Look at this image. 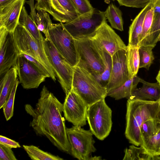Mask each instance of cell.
<instances>
[{
	"mask_svg": "<svg viewBox=\"0 0 160 160\" xmlns=\"http://www.w3.org/2000/svg\"><path fill=\"white\" fill-rule=\"evenodd\" d=\"M90 37L94 38L111 56L120 50H127V46L106 20Z\"/></svg>",
	"mask_w": 160,
	"mask_h": 160,
	"instance_id": "5bb4252c",
	"label": "cell"
},
{
	"mask_svg": "<svg viewBox=\"0 0 160 160\" xmlns=\"http://www.w3.org/2000/svg\"><path fill=\"white\" fill-rule=\"evenodd\" d=\"M35 8L44 10L52 16L54 19L61 23L70 22L75 18L67 12L58 0H35Z\"/></svg>",
	"mask_w": 160,
	"mask_h": 160,
	"instance_id": "e0dca14e",
	"label": "cell"
},
{
	"mask_svg": "<svg viewBox=\"0 0 160 160\" xmlns=\"http://www.w3.org/2000/svg\"><path fill=\"white\" fill-rule=\"evenodd\" d=\"M106 19L104 12L94 8L63 25L72 36L76 39L90 36Z\"/></svg>",
	"mask_w": 160,
	"mask_h": 160,
	"instance_id": "9c48e42d",
	"label": "cell"
},
{
	"mask_svg": "<svg viewBox=\"0 0 160 160\" xmlns=\"http://www.w3.org/2000/svg\"><path fill=\"white\" fill-rule=\"evenodd\" d=\"M160 128V124L156 120H149L144 122L141 129L142 141L143 139L155 134Z\"/></svg>",
	"mask_w": 160,
	"mask_h": 160,
	"instance_id": "1f68e13d",
	"label": "cell"
},
{
	"mask_svg": "<svg viewBox=\"0 0 160 160\" xmlns=\"http://www.w3.org/2000/svg\"><path fill=\"white\" fill-rule=\"evenodd\" d=\"M0 144L12 149L21 147L18 142L2 135L0 136Z\"/></svg>",
	"mask_w": 160,
	"mask_h": 160,
	"instance_id": "ab89813d",
	"label": "cell"
},
{
	"mask_svg": "<svg viewBox=\"0 0 160 160\" xmlns=\"http://www.w3.org/2000/svg\"><path fill=\"white\" fill-rule=\"evenodd\" d=\"M156 79L157 81V82L160 85V69L156 77Z\"/></svg>",
	"mask_w": 160,
	"mask_h": 160,
	"instance_id": "ee69618b",
	"label": "cell"
},
{
	"mask_svg": "<svg viewBox=\"0 0 160 160\" xmlns=\"http://www.w3.org/2000/svg\"><path fill=\"white\" fill-rule=\"evenodd\" d=\"M23 148L31 159L34 160H63L58 156L45 152L35 146L23 145Z\"/></svg>",
	"mask_w": 160,
	"mask_h": 160,
	"instance_id": "484cf974",
	"label": "cell"
},
{
	"mask_svg": "<svg viewBox=\"0 0 160 160\" xmlns=\"http://www.w3.org/2000/svg\"><path fill=\"white\" fill-rule=\"evenodd\" d=\"M74 39L78 58L77 66L94 76L102 73L105 68V51L91 37Z\"/></svg>",
	"mask_w": 160,
	"mask_h": 160,
	"instance_id": "3957f363",
	"label": "cell"
},
{
	"mask_svg": "<svg viewBox=\"0 0 160 160\" xmlns=\"http://www.w3.org/2000/svg\"><path fill=\"white\" fill-rule=\"evenodd\" d=\"M72 90L89 106L107 96L106 87L94 76L85 69L76 66L73 67Z\"/></svg>",
	"mask_w": 160,
	"mask_h": 160,
	"instance_id": "277c9868",
	"label": "cell"
},
{
	"mask_svg": "<svg viewBox=\"0 0 160 160\" xmlns=\"http://www.w3.org/2000/svg\"><path fill=\"white\" fill-rule=\"evenodd\" d=\"M63 106L44 86L35 108L27 104L25 109L32 118L30 126L37 135L45 137L59 150L70 154L65 120L62 115Z\"/></svg>",
	"mask_w": 160,
	"mask_h": 160,
	"instance_id": "6da1fadb",
	"label": "cell"
},
{
	"mask_svg": "<svg viewBox=\"0 0 160 160\" xmlns=\"http://www.w3.org/2000/svg\"><path fill=\"white\" fill-rule=\"evenodd\" d=\"M27 59L31 61L33 65L47 78H50V74L45 67L40 62L32 57L26 54H21Z\"/></svg>",
	"mask_w": 160,
	"mask_h": 160,
	"instance_id": "f35d334b",
	"label": "cell"
},
{
	"mask_svg": "<svg viewBox=\"0 0 160 160\" xmlns=\"http://www.w3.org/2000/svg\"><path fill=\"white\" fill-rule=\"evenodd\" d=\"M14 0H0V8H2Z\"/></svg>",
	"mask_w": 160,
	"mask_h": 160,
	"instance_id": "60d3db41",
	"label": "cell"
},
{
	"mask_svg": "<svg viewBox=\"0 0 160 160\" xmlns=\"http://www.w3.org/2000/svg\"><path fill=\"white\" fill-rule=\"evenodd\" d=\"M152 5L151 2L142 8L133 20L129 28L128 45L132 47H139L144 18Z\"/></svg>",
	"mask_w": 160,
	"mask_h": 160,
	"instance_id": "d6986e66",
	"label": "cell"
},
{
	"mask_svg": "<svg viewBox=\"0 0 160 160\" xmlns=\"http://www.w3.org/2000/svg\"><path fill=\"white\" fill-rule=\"evenodd\" d=\"M153 48L149 46L139 47V68H145L149 70L154 59L152 51Z\"/></svg>",
	"mask_w": 160,
	"mask_h": 160,
	"instance_id": "f546056e",
	"label": "cell"
},
{
	"mask_svg": "<svg viewBox=\"0 0 160 160\" xmlns=\"http://www.w3.org/2000/svg\"><path fill=\"white\" fill-rule=\"evenodd\" d=\"M37 11V13L34 15V21L36 23L38 30L43 32L46 37L47 35L49 24L52 20L48 12L42 10Z\"/></svg>",
	"mask_w": 160,
	"mask_h": 160,
	"instance_id": "4dcf8cb0",
	"label": "cell"
},
{
	"mask_svg": "<svg viewBox=\"0 0 160 160\" xmlns=\"http://www.w3.org/2000/svg\"><path fill=\"white\" fill-rule=\"evenodd\" d=\"M20 53L14 40L13 32L0 27V75L15 66Z\"/></svg>",
	"mask_w": 160,
	"mask_h": 160,
	"instance_id": "8fae6325",
	"label": "cell"
},
{
	"mask_svg": "<svg viewBox=\"0 0 160 160\" xmlns=\"http://www.w3.org/2000/svg\"><path fill=\"white\" fill-rule=\"evenodd\" d=\"M63 112L65 119L73 125L82 127L86 124L88 106L72 90L66 95L63 104Z\"/></svg>",
	"mask_w": 160,
	"mask_h": 160,
	"instance_id": "7c38bea8",
	"label": "cell"
},
{
	"mask_svg": "<svg viewBox=\"0 0 160 160\" xmlns=\"http://www.w3.org/2000/svg\"><path fill=\"white\" fill-rule=\"evenodd\" d=\"M66 132L70 145V154L79 160H93L94 157L92 156V153L96 149L91 131L73 125L70 128H67Z\"/></svg>",
	"mask_w": 160,
	"mask_h": 160,
	"instance_id": "ba28073f",
	"label": "cell"
},
{
	"mask_svg": "<svg viewBox=\"0 0 160 160\" xmlns=\"http://www.w3.org/2000/svg\"><path fill=\"white\" fill-rule=\"evenodd\" d=\"M117 1L120 6L135 8H143L151 2V0H112Z\"/></svg>",
	"mask_w": 160,
	"mask_h": 160,
	"instance_id": "d590c367",
	"label": "cell"
},
{
	"mask_svg": "<svg viewBox=\"0 0 160 160\" xmlns=\"http://www.w3.org/2000/svg\"><path fill=\"white\" fill-rule=\"evenodd\" d=\"M112 66L108 83V93L121 86L130 77L127 64V51L120 50L112 56Z\"/></svg>",
	"mask_w": 160,
	"mask_h": 160,
	"instance_id": "9a60e30c",
	"label": "cell"
},
{
	"mask_svg": "<svg viewBox=\"0 0 160 160\" xmlns=\"http://www.w3.org/2000/svg\"><path fill=\"white\" fill-rule=\"evenodd\" d=\"M160 33V12H155L149 36L143 46L154 48L158 42Z\"/></svg>",
	"mask_w": 160,
	"mask_h": 160,
	"instance_id": "f1b7e54d",
	"label": "cell"
},
{
	"mask_svg": "<svg viewBox=\"0 0 160 160\" xmlns=\"http://www.w3.org/2000/svg\"><path fill=\"white\" fill-rule=\"evenodd\" d=\"M105 62V68L103 72L100 74L94 76L101 84L106 88L110 75L112 66V56L106 51Z\"/></svg>",
	"mask_w": 160,
	"mask_h": 160,
	"instance_id": "836d02e7",
	"label": "cell"
},
{
	"mask_svg": "<svg viewBox=\"0 0 160 160\" xmlns=\"http://www.w3.org/2000/svg\"><path fill=\"white\" fill-rule=\"evenodd\" d=\"M158 109V101L128 99L125 133L130 143L136 146H141L142 143L141 127L147 121H157Z\"/></svg>",
	"mask_w": 160,
	"mask_h": 160,
	"instance_id": "7a4b0ae2",
	"label": "cell"
},
{
	"mask_svg": "<svg viewBox=\"0 0 160 160\" xmlns=\"http://www.w3.org/2000/svg\"><path fill=\"white\" fill-rule=\"evenodd\" d=\"M19 83V80L17 79L8 99L2 108L4 114L7 121L10 120L13 116L15 97Z\"/></svg>",
	"mask_w": 160,
	"mask_h": 160,
	"instance_id": "d6a6232c",
	"label": "cell"
},
{
	"mask_svg": "<svg viewBox=\"0 0 160 160\" xmlns=\"http://www.w3.org/2000/svg\"><path fill=\"white\" fill-rule=\"evenodd\" d=\"M64 9L76 18L79 15L70 0H58Z\"/></svg>",
	"mask_w": 160,
	"mask_h": 160,
	"instance_id": "74e56055",
	"label": "cell"
},
{
	"mask_svg": "<svg viewBox=\"0 0 160 160\" xmlns=\"http://www.w3.org/2000/svg\"><path fill=\"white\" fill-rule=\"evenodd\" d=\"M12 148L0 144V160H17Z\"/></svg>",
	"mask_w": 160,
	"mask_h": 160,
	"instance_id": "8d00e7d4",
	"label": "cell"
},
{
	"mask_svg": "<svg viewBox=\"0 0 160 160\" xmlns=\"http://www.w3.org/2000/svg\"><path fill=\"white\" fill-rule=\"evenodd\" d=\"M160 41V33L159 34V36H158V41Z\"/></svg>",
	"mask_w": 160,
	"mask_h": 160,
	"instance_id": "f6af8a7d",
	"label": "cell"
},
{
	"mask_svg": "<svg viewBox=\"0 0 160 160\" xmlns=\"http://www.w3.org/2000/svg\"><path fill=\"white\" fill-rule=\"evenodd\" d=\"M15 66L19 83L25 89L36 88L47 78L30 61L20 54Z\"/></svg>",
	"mask_w": 160,
	"mask_h": 160,
	"instance_id": "4fadbf2b",
	"label": "cell"
},
{
	"mask_svg": "<svg viewBox=\"0 0 160 160\" xmlns=\"http://www.w3.org/2000/svg\"><path fill=\"white\" fill-rule=\"evenodd\" d=\"M151 2L155 8H160V0H151Z\"/></svg>",
	"mask_w": 160,
	"mask_h": 160,
	"instance_id": "b9f144b4",
	"label": "cell"
},
{
	"mask_svg": "<svg viewBox=\"0 0 160 160\" xmlns=\"http://www.w3.org/2000/svg\"><path fill=\"white\" fill-rule=\"evenodd\" d=\"M46 38L49 39L58 52L73 67L78 61L75 40L66 29L62 23L49 24Z\"/></svg>",
	"mask_w": 160,
	"mask_h": 160,
	"instance_id": "8992f818",
	"label": "cell"
},
{
	"mask_svg": "<svg viewBox=\"0 0 160 160\" xmlns=\"http://www.w3.org/2000/svg\"><path fill=\"white\" fill-rule=\"evenodd\" d=\"M79 15L88 12L94 8L88 0H70Z\"/></svg>",
	"mask_w": 160,
	"mask_h": 160,
	"instance_id": "e575fe53",
	"label": "cell"
},
{
	"mask_svg": "<svg viewBox=\"0 0 160 160\" xmlns=\"http://www.w3.org/2000/svg\"><path fill=\"white\" fill-rule=\"evenodd\" d=\"M141 146L149 152L160 159L159 151L160 149V128L154 135L143 139Z\"/></svg>",
	"mask_w": 160,
	"mask_h": 160,
	"instance_id": "4316f807",
	"label": "cell"
},
{
	"mask_svg": "<svg viewBox=\"0 0 160 160\" xmlns=\"http://www.w3.org/2000/svg\"><path fill=\"white\" fill-rule=\"evenodd\" d=\"M43 48L56 78L65 94H67L71 89L73 67L58 52L49 39L44 38Z\"/></svg>",
	"mask_w": 160,
	"mask_h": 160,
	"instance_id": "30bf717a",
	"label": "cell"
},
{
	"mask_svg": "<svg viewBox=\"0 0 160 160\" xmlns=\"http://www.w3.org/2000/svg\"><path fill=\"white\" fill-rule=\"evenodd\" d=\"M155 8L152 3L151 8L147 11L145 15L143 23L139 47L143 45L149 36L153 20Z\"/></svg>",
	"mask_w": 160,
	"mask_h": 160,
	"instance_id": "83f0119b",
	"label": "cell"
},
{
	"mask_svg": "<svg viewBox=\"0 0 160 160\" xmlns=\"http://www.w3.org/2000/svg\"><path fill=\"white\" fill-rule=\"evenodd\" d=\"M19 24L24 27L30 34L38 41H43L44 38L38 30L35 22L28 14L23 6L21 12Z\"/></svg>",
	"mask_w": 160,
	"mask_h": 160,
	"instance_id": "7402d4cb",
	"label": "cell"
},
{
	"mask_svg": "<svg viewBox=\"0 0 160 160\" xmlns=\"http://www.w3.org/2000/svg\"><path fill=\"white\" fill-rule=\"evenodd\" d=\"M112 110L105 99L88 107L87 118L90 130L100 140H103L109 135L112 126Z\"/></svg>",
	"mask_w": 160,
	"mask_h": 160,
	"instance_id": "52a82bcc",
	"label": "cell"
},
{
	"mask_svg": "<svg viewBox=\"0 0 160 160\" xmlns=\"http://www.w3.org/2000/svg\"><path fill=\"white\" fill-rule=\"evenodd\" d=\"M142 87L136 88L127 98L158 101L160 99V85L158 82L150 83L140 78Z\"/></svg>",
	"mask_w": 160,
	"mask_h": 160,
	"instance_id": "ac0fdd59",
	"label": "cell"
},
{
	"mask_svg": "<svg viewBox=\"0 0 160 160\" xmlns=\"http://www.w3.org/2000/svg\"><path fill=\"white\" fill-rule=\"evenodd\" d=\"M18 76L15 66L10 68L3 75L0 82V108H2L8 99Z\"/></svg>",
	"mask_w": 160,
	"mask_h": 160,
	"instance_id": "ffe728a7",
	"label": "cell"
},
{
	"mask_svg": "<svg viewBox=\"0 0 160 160\" xmlns=\"http://www.w3.org/2000/svg\"><path fill=\"white\" fill-rule=\"evenodd\" d=\"M16 47L20 54L28 55L40 62L47 69L50 78L56 81V76L45 52L43 41L34 38L23 27L18 24L13 32Z\"/></svg>",
	"mask_w": 160,
	"mask_h": 160,
	"instance_id": "5b68a950",
	"label": "cell"
},
{
	"mask_svg": "<svg viewBox=\"0 0 160 160\" xmlns=\"http://www.w3.org/2000/svg\"><path fill=\"white\" fill-rule=\"evenodd\" d=\"M104 12L112 28L121 31L123 30L122 12L118 8L112 3Z\"/></svg>",
	"mask_w": 160,
	"mask_h": 160,
	"instance_id": "cb8c5ba5",
	"label": "cell"
},
{
	"mask_svg": "<svg viewBox=\"0 0 160 160\" xmlns=\"http://www.w3.org/2000/svg\"><path fill=\"white\" fill-rule=\"evenodd\" d=\"M26 0H14L0 8V27L14 32L19 24L20 13Z\"/></svg>",
	"mask_w": 160,
	"mask_h": 160,
	"instance_id": "2e32d148",
	"label": "cell"
},
{
	"mask_svg": "<svg viewBox=\"0 0 160 160\" xmlns=\"http://www.w3.org/2000/svg\"><path fill=\"white\" fill-rule=\"evenodd\" d=\"M139 47L127 46V64L130 78L137 75L139 68Z\"/></svg>",
	"mask_w": 160,
	"mask_h": 160,
	"instance_id": "d4e9b609",
	"label": "cell"
},
{
	"mask_svg": "<svg viewBox=\"0 0 160 160\" xmlns=\"http://www.w3.org/2000/svg\"><path fill=\"white\" fill-rule=\"evenodd\" d=\"M159 109L157 115V120L158 123L160 124V99L158 101Z\"/></svg>",
	"mask_w": 160,
	"mask_h": 160,
	"instance_id": "7bdbcfd3",
	"label": "cell"
},
{
	"mask_svg": "<svg viewBox=\"0 0 160 160\" xmlns=\"http://www.w3.org/2000/svg\"><path fill=\"white\" fill-rule=\"evenodd\" d=\"M140 78L137 75L130 78L120 86L108 93L109 96L118 100L124 98H128L137 88L139 82Z\"/></svg>",
	"mask_w": 160,
	"mask_h": 160,
	"instance_id": "44dd1931",
	"label": "cell"
},
{
	"mask_svg": "<svg viewBox=\"0 0 160 160\" xmlns=\"http://www.w3.org/2000/svg\"><path fill=\"white\" fill-rule=\"evenodd\" d=\"M159 154L160 155V149L159 151Z\"/></svg>",
	"mask_w": 160,
	"mask_h": 160,
	"instance_id": "bcb514c9",
	"label": "cell"
},
{
	"mask_svg": "<svg viewBox=\"0 0 160 160\" xmlns=\"http://www.w3.org/2000/svg\"><path fill=\"white\" fill-rule=\"evenodd\" d=\"M123 160H157V157L149 152L143 147H137L132 145L124 150Z\"/></svg>",
	"mask_w": 160,
	"mask_h": 160,
	"instance_id": "603a6c76",
	"label": "cell"
}]
</instances>
